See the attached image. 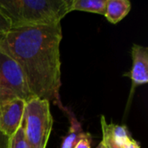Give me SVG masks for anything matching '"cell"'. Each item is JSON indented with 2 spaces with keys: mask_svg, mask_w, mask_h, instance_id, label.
I'll use <instances>...</instances> for the list:
<instances>
[{
  "mask_svg": "<svg viewBox=\"0 0 148 148\" xmlns=\"http://www.w3.org/2000/svg\"><path fill=\"white\" fill-rule=\"evenodd\" d=\"M61 23L10 29L0 36V49L20 67L34 97L61 106Z\"/></svg>",
  "mask_w": 148,
  "mask_h": 148,
  "instance_id": "obj_1",
  "label": "cell"
},
{
  "mask_svg": "<svg viewBox=\"0 0 148 148\" xmlns=\"http://www.w3.org/2000/svg\"><path fill=\"white\" fill-rule=\"evenodd\" d=\"M73 0H0L10 29L55 25L71 11Z\"/></svg>",
  "mask_w": 148,
  "mask_h": 148,
  "instance_id": "obj_2",
  "label": "cell"
},
{
  "mask_svg": "<svg viewBox=\"0 0 148 148\" xmlns=\"http://www.w3.org/2000/svg\"><path fill=\"white\" fill-rule=\"evenodd\" d=\"M22 124L31 147L46 148L53 127L49 101L38 97L28 101Z\"/></svg>",
  "mask_w": 148,
  "mask_h": 148,
  "instance_id": "obj_3",
  "label": "cell"
},
{
  "mask_svg": "<svg viewBox=\"0 0 148 148\" xmlns=\"http://www.w3.org/2000/svg\"><path fill=\"white\" fill-rule=\"evenodd\" d=\"M33 97L18 64L0 49V106L16 98L27 102Z\"/></svg>",
  "mask_w": 148,
  "mask_h": 148,
  "instance_id": "obj_4",
  "label": "cell"
},
{
  "mask_svg": "<svg viewBox=\"0 0 148 148\" xmlns=\"http://www.w3.org/2000/svg\"><path fill=\"white\" fill-rule=\"evenodd\" d=\"M26 101L16 98L0 106V132L7 137L12 136L23 122Z\"/></svg>",
  "mask_w": 148,
  "mask_h": 148,
  "instance_id": "obj_5",
  "label": "cell"
},
{
  "mask_svg": "<svg viewBox=\"0 0 148 148\" xmlns=\"http://www.w3.org/2000/svg\"><path fill=\"white\" fill-rule=\"evenodd\" d=\"M132 68L129 77L132 81L131 95L139 86L148 82V49L147 47L134 44L132 47Z\"/></svg>",
  "mask_w": 148,
  "mask_h": 148,
  "instance_id": "obj_6",
  "label": "cell"
},
{
  "mask_svg": "<svg viewBox=\"0 0 148 148\" xmlns=\"http://www.w3.org/2000/svg\"><path fill=\"white\" fill-rule=\"evenodd\" d=\"M132 8L128 0H107L105 16L111 23H118L130 12Z\"/></svg>",
  "mask_w": 148,
  "mask_h": 148,
  "instance_id": "obj_7",
  "label": "cell"
},
{
  "mask_svg": "<svg viewBox=\"0 0 148 148\" xmlns=\"http://www.w3.org/2000/svg\"><path fill=\"white\" fill-rule=\"evenodd\" d=\"M107 0H73L71 11L80 10L105 15Z\"/></svg>",
  "mask_w": 148,
  "mask_h": 148,
  "instance_id": "obj_8",
  "label": "cell"
},
{
  "mask_svg": "<svg viewBox=\"0 0 148 148\" xmlns=\"http://www.w3.org/2000/svg\"><path fill=\"white\" fill-rule=\"evenodd\" d=\"M70 128L68 134L63 138L61 148H74L77 140L80 138L81 134L83 132L80 123L76 121L73 114L69 115Z\"/></svg>",
  "mask_w": 148,
  "mask_h": 148,
  "instance_id": "obj_9",
  "label": "cell"
},
{
  "mask_svg": "<svg viewBox=\"0 0 148 148\" xmlns=\"http://www.w3.org/2000/svg\"><path fill=\"white\" fill-rule=\"evenodd\" d=\"M8 148H32L26 139L23 124L16 130V132L9 138Z\"/></svg>",
  "mask_w": 148,
  "mask_h": 148,
  "instance_id": "obj_10",
  "label": "cell"
},
{
  "mask_svg": "<svg viewBox=\"0 0 148 148\" xmlns=\"http://www.w3.org/2000/svg\"><path fill=\"white\" fill-rule=\"evenodd\" d=\"M108 127L115 143L122 147L124 143L130 138L127 127L125 126H120L115 124H108Z\"/></svg>",
  "mask_w": 148,
  "mask_h": 148,
  "instance_id": "obj_11",
  "label": "cell"
},
{
  "mask_svg": "<svg viewBox=\"0 0 148 148\" xmlns=\"http://www.w3.org/2000/svg\"><path fill=\"white\" fill-rule=\"evenodd\" d=\"M101 130H102V140H103L106 147L122 148L115 143V141L111 134L108 124L107 123V121L104 116H101Z\"/></svg>",
  "mask_w": 148,
  "mask_h": 148,
  "instance_id": "obj_12",
  "label": "cell"
},
{
  "mask_svg": "<svg viewBox=\"0 0 148 148\" xmlns=\"http://www.w3.org/2000/svg\"><path fill=\"white\" fill-rule=\"evenodd\" d=\"M92 136L89 133L82 132L74 148H91Z\"/></svg>",
  "mask_w": 148,
  "mask_h": 148,
  "instance_id": "obj_13",
  "label": "cell"
},
{
  "mask_svg": "<svg viewBox=\"0 0 148 148\" xmlns=\"http://www.w3.org/2000/svg\"><path fill=\"white\" fill-rule=\"evenodd\" d=\"M10 29V23L4 15L0 11V36Z\"/></svg>",
  "mask_w": 148,
  "mask_h": 148,
  "instance_id": "obj_14",
  "label": "cell"
},
{
  "mask_svg": "<svg viewBox=\"0 0 148 148\" xmlns=\"http://www.w3.org/2000/svg\"><path fill=\"white\" fill-rule=\"evenodd\" d=\"M122 148H140V147L139 143H138L136 140H133V139L130 137V138L124 143V145L122 146Z\"/></svg>",
  "mask_w": 148,
  "mask_h": 148,
  "instance_id": "obj_15",
  "label": "cell"
},
{
  "mask_svg": "<svg viewBox=\"0 0 148 148\" xmlns=\"http://www.w3.org/2000/svg\"><path fill=\"white\" fill-rule=\"evenodd\" d=\"M9 147V137L0 132V148H8Z\"/></svg>",
  "mask_w": 148,
  "mask_h": 148,
  "instance_id": "obj_16",
  "label": "cell"
},
{
  "mask_svg": "<svg viewBox=\"0 0 148 148\" xmlns=\"http://www.w3.org/2000/svg\"><path fill=\"white\" fill-rule=\"evenodd\" d=\"M96 148H107V147H106V146H105V144H104L103 140H101V141L99 143V145L97 146V147Z\"/></svg>",
  "mask_w": 148,
  "mask_h": 148,
  "instance_id": "obj_17",
  "label": "cell"
}]
</instances>
